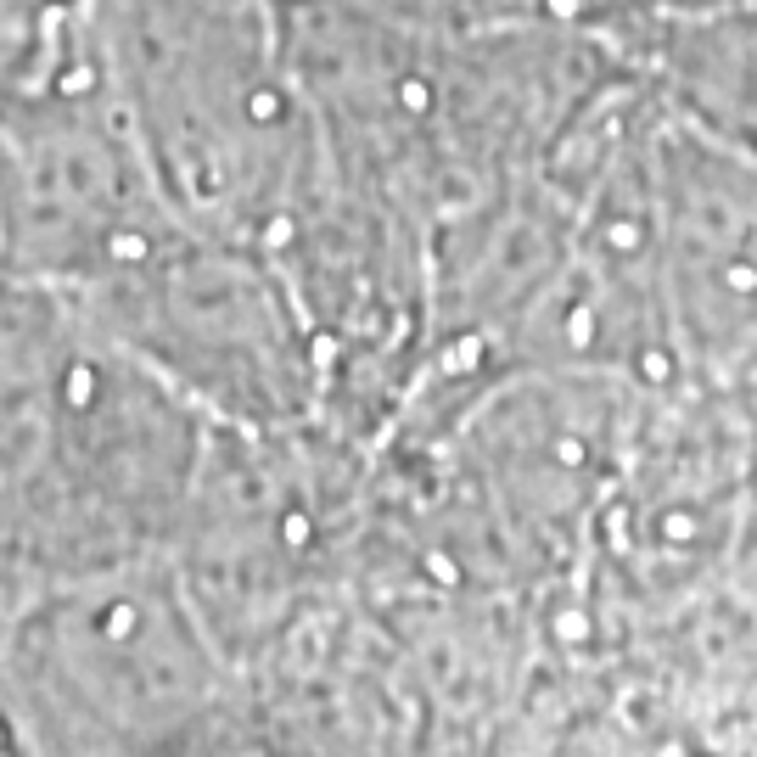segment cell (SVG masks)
I'll return each instance as SVG.
<instances>
[{
    "label": "cell",
    "mask_w": 757,
    "mask_h": 757,
    "mask_svg": "<svg viewBox=\"0 0 757 757\" xmlns=\"http://www.w3.org/2000/svg\"><path fill=\"white\" fill-rule=\"evenodd\" d=\"M6 600L180 550L219 421L57 286L6 281Z\"/></svg>",
    "instance_id": "cell-1"
},
{
    "label": "cell",
    "mask_w": 757,
    "mask_h": 757,
    "mask_svg": "<svg viewBox=\"0 0 757 757\" xmlns=\"http://www.w3.org/2000/svg\"><path fill=\"white\" fill-rule=\"evenodd\" d=\"M6 735L12 752L253 746L247 673L174 556L62 578L6 600Z\"/></svg>",
    "instance_id": "cell-2"
},
{
    "label": "cell",
    "mask_w": 757,
    "mask_h": 757,
    "mask_svg": "<svg viewBox=\"0 0 757 757\" xmlns=\"http://www.w3.org/2000/svg\"><path fill=\"white\" fill-rule=\"evenodd\" d=\"M68 298L219 427H309L326 410L309 315L258 242L186 225Z\"/></svg>",
    "instance_id": "cell-3"
},
{
    "label": "cell",
    "mask_w": 757,
    "mask_h": 757,
    "mask_svg": "<svg viewBox=\"0 0 757 757\" xmlns=\"http://www.w3.org/2000/svg\"><path fill=\"white\" fill-rule=\"evenodd\" d=\"M186 225L113 85L6 90V281L85 292Z\"/></svg>",
    "instance_id": "cell-4"
},
{
    "label": "cell",
    "mask_w": 757,
    "mask_h": 757,
    "mask_svg": "<svg viewBox=\"0 0 757 757\" xmlns=\"http://www.w3.org/2000/svg\"><path fill=\"white\" fill-rule=\"evenodd\" d=\"M657 264L690 387L757 399V158L662 107Z\"/></svg>",
    "instance_id": "cell-5"
}]
</instances>
